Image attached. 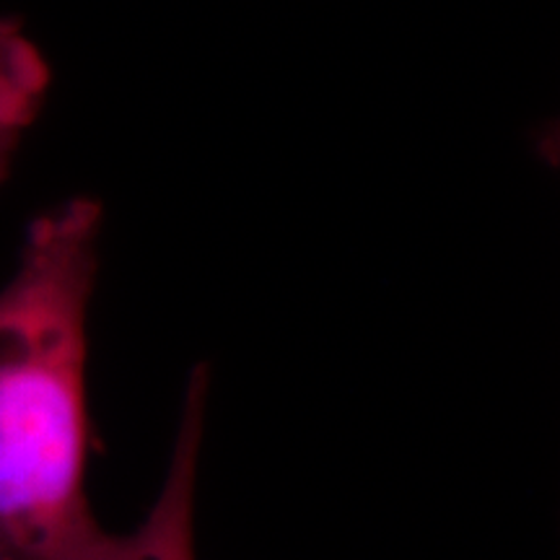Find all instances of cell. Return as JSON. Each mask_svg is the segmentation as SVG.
Returning a JSON list of instances; mask_svg holds the SVG:
<instances>
[{"mask_svg":"<svg viewBox=\"0 0 560 560\" xmlns=\"http://www.w3.org/2000/svg\"><path fill=\"white\" fill-rule=\"evenodd\" d=\"M102 206L73 198L30 223L0 289V560H81L89 503V310Z\"/></svg>","mask_w":560,"mask_h":560,"instance_id":"1","label":"cell"},{"mask_svg":"<svg viewBox=\"0 0 560 560\" xmlns=\"http://www.w3.org/2000/svg\"><path fill=\"white\" fill-rule=\"evenodd\" d=\"M208 374L192 371L185 392L177 439L156 501L136 529L102 537L81 560H198L195 550V509H198V472L202 429H206Z\"/></svg>","mask_w":560,"mask_h":560,"instance_id":"2","label":"cell"},{"mask_svg":"<svg viewBox=\"0 0 560 560\" xmlns=\"http://www.w3.org/2000/svg\"><path fill=\"white\" fill-rule=\"evenodd\" d=\"M52 73L19 21L0 16V185L47 102Z\"/></svg>","mask_w":560,"mask_h":560,"instance_id":"3","label":"cell"}]
</instances>
